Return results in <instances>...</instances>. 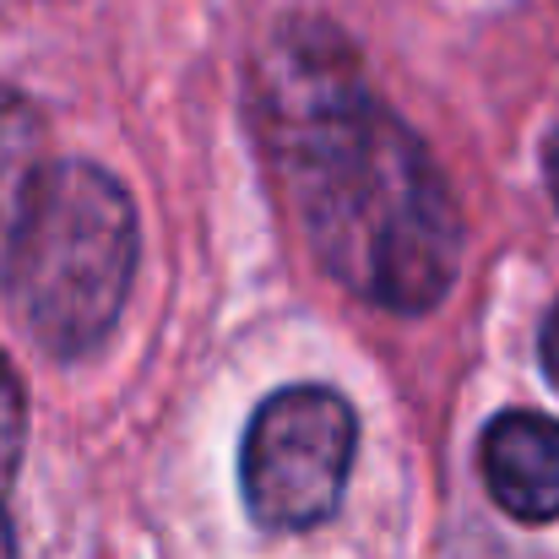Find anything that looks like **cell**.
Listing matches in <instances>:
<instances>
[{
  "mask_svg": "<svg viewBox=\"0 0 559 559\" xmlns=\"http://www.w3.org/2000/svg\"><path fill=\"white\" fill-rule=\"evenodd\" d=\"M272 131L326 272L380 310H435L462 266V212L429 147L326 55L277 76Z\"/></svg>",
  "mask_w": 559,
  "mask_h": 559,
  "instance_id": "1",
  "label": "cell"
},
{
  "mask_svg": "<svg viewBox=\"0 0 559 559\" xmlns=\"http://www.w3.org/2000/svg\"><path fill=\"white\" fill-rule=\"evenodd\" d=\"M544 370L559 385V305H555V316H549V326H544Z\"/></svg>",
  "mask_w": 559,
  "mask_h": 559,
  "instance_id": "7",
  "label": "cell"
},
{
  "mask_svg": "<svg viewBox=\"0 0 559 559\" xmlns=\"http://www.w3.org/2000/svg\"><path fill=\"white\" fill-rule=\"evenodd\" d=\"M484 484L516 522H559V424L549 413L511 407L484 429Z\"/></svg>",
  "mask_w": 559,
  "mask_h": 559,
  "instance_id": "4",
  "label": "cell"
},
{
  "mask_svg": "<svg viewBox=\"0 0 559 559\" xmlns=\"http://www.w3.org/2000/svg\"><path fill=\"white\" fill-rule=\"evenodd\" d=\"M22 440H27V407H22V385L11 365L0 359V559H16V533H11V511H5V489L22 467Z\"/></svg>",
  "mask_w": 559,
  "mask_h": 559,
  "instance_id": "6",
  "label": "cell"
},
{
  "mask_svg": "<svg viewBox=\"0 0 559 559\" xmlns=\"http://www.w3.org/2000/svg\"><path fill=\"white\" fill-rule=\"evenodd\" d=\"M44 169H49L44 164V126H38L33 104L0 87V266H5V250L16 239V223H22L27 195Z\"/></svg>",
  "mask_w": 559,
  "mask_h": 559,
  "instance_id": "5",
  "label": "cell"
},
{
  "mask_svg": "<svg viewBox=\"0 0 559 559\" xmlns=\"http://www.w3.org/2000/svg\"><path fill=\"white\" fill-rule=\"evenodd\" d=\"M549 186H555V201H559V131H555V142H549Z\"/></svg>",
  "mask_w": 559,
  "mask_h": 559,
  "instance_id": "8",
  "label": "cell"
},
{
  "mask_svg": "<svg viewBox=\"0 0 559 559\" xmlns=\"http://www.w3.org/2000/svg\"><path fill=\"white\" fill-rule=\"evenodd\" d=\"M136 277V206L93 164H49L5 250V288L44 354L76 359L109 337Z\"/></svg>",
  "mask_w": 559,
  "mask_h": 559,
  "instance_id": "2",
  "label": "cell"
},
{
  "mask_svg": "<svg viewBox=\"0 0 559 559\" xmlns=\"http://www.w3.org/2000/svg\"><path fill=\"white\" fill-rule=\"evenodd\" d=\"M354 451H359V418L337 391L288 385L266 396L239 451V484L250 516L272 533L321 527L348 489Z\"/></svg>",
  "mask_w": 559,
  "mask_h": 559,
  "instance_id": "3",
  "label": "cell"
}]
</instances>
